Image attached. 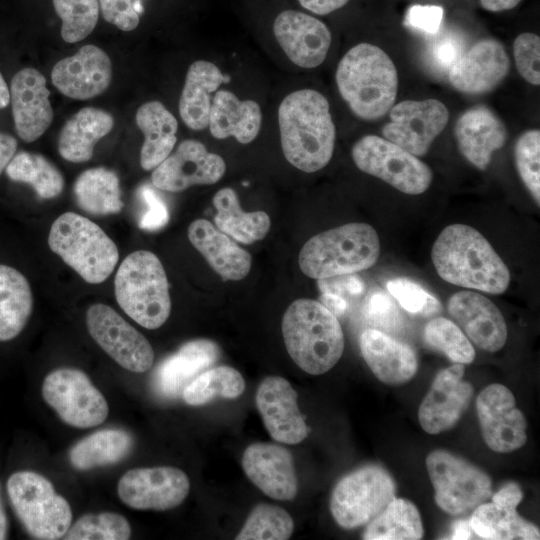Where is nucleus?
Returning a JSON list of instances; mask_svg holds the SVG:
<instances>
[{
    "label": "nucleus",
    "mask_w": 540,
    "mask_h": 540,
    "mask_svg": "<svg viewBox=\"0 0 540 540\" xmlns=\"http://www.w3.org/2000/svg\"><path fill=\"white\" fill-rule=\"evenodd\" d=\"M281 147L286 160L312 173L332 158L336 129L328 100L313 89L288 94L278 108Z\"/></svg>",
    "instance_id": "1"
},
{
    "label": "nucleus",
    "mask_w": 540,
    "mask_h": 540,
    "mask_svg": "<svg viewBox=\"0 0 540 540\" xmlns=\"http://www.w3.org/2000/svg\"><path fill=\"white\" fill-rule=\"evenodd\" d=\"M431 259L444 281L490 294L504 293L510 271L488 240L475 228L455 223L435 240Z\"/></svg>",
    "instance_id": "2"
},
{
    "label": "nucleus",
    "mask_w": 540,
    "mask_h": 540,
    "mask_svg": "<svg viewBox=\"0 0 540 540\" xmlns=\"http://www.w3.org/2000/svg\"><path fill=\"white\" fill-rule=\"evenodd\" d=\"M336 83L341 97L357 117L375 120L393 106L398 90V73L381 48L360 43L340 60Z\"/></svg>",
    "instance_id": "3"
},
{
    "label": "nucleus",
    "mask_w": 540,
    "mask_h": 540,
    "mask_svg": "<svg viewBox=\"0 0 540 540\" xmlns=\"http://www.w3.org/2000/svg\"><path fill=\"white\" fill-rule=\"evenodd\" d=\"M282 334L291 359L311 375L328 372L344 351V335L337 317L316 300L293 301L283 315Z\"/></svg>",
    "instance_id": "4"
},
{
    "label": "nucleus",
    "mask_w": 540,
    "mask_h": 540,
    "mask_svg": "<svg viewBox=\"0 0 540 540\" xmlns=\"http://www.w3.org/2000/svg\"><path fill=\"white\" fill-rule=\"evenodd\" d=\"M380 254L376 230L351 222L311 237L301 248L299 267L318 280L353 274L372 267Z\"/></svg>",
    "instance_id": "5"
},
{
    "label": "nucleus",
    "mask_w": 540,
    "mask_h": 540,
    "mask_svg": "<svg viewBox=\"0 0 540 540\" xmlns=\"http://www.w3.org/2000/svg\"><path fill=\"white\" fill-rule=\"evenodd\" d=\"M114 290L121 309L140 326L157 329L167 321L171 312L169 284L154 253H130L116 272Z\"/></svg>",
    "instance_id": "6"
},
{
    "label": "nucleus",
    "mask_w": 540,
    "mask_h": 540,
    "mask_svg": "<svg viewBox=\"0 0 540 540\" xmlns=\"http://www.w3.org/2000/svg\"><path fill=\"white\" fill-rule=\"evenodd\" d=\"M48 245L90 284L105 281L119 260L116 244L103 229L74 212H65L52 223Z\"/></svg>",
    "instance_id": "7"
},
{
    "label": "nucleus",
    "mask_w": 540,
    "mask_h": 540,
    "mask_svg": "<svg viewBox=\"0 0 540 540\" xmlns=\"http://www.w3.org/2000/svg\"><path fill=\"white\" fill-rule=\"evenodd\" d=\"M6 488L16 516L31 537H64L72 523V510L46 477L33 471H17L8 478Z\"/></svg>",
    "instance_id": "8"
},
{
    "label": "nucleus",
    "mask_w": 540,
    "mask_h": 540,
    "mask_svg": "<svg viewBox=\"0 0 540 540\" xmlns=\"http://www.w3.org/2000/svg\"><path fill=\"white\" fill-rule=\"evenodd\" d=\"M425 463L435 502L448 514H467L492 494L489 475L458 455L437 449L428 454Z\"/></svg>",
    "instance_id": "9"
},
{
    "label": "nucleus",
    "mask_w": 540,
    "mask_h": 540,
    "mask_svg": "<svg viewBox=\"0 0 540 540\" xmlns=\"http://www.w3.org/2000/svg\"><path fill=\"white\" fill-rule=\"evenodd\" d=\"M396 485L381 466L366 465L345 475L335 485L330 511L339 526L354 529L369 523L394 499Z\"/></svg>",
    "instance_id": "10"
},
{
    "label": "nucleus",
    "mask_w": 540,
    "mask_h": 540,
    "mask_svg": "<svg viewBox=\"0 0 540 540\" xmlns=\"http://www.w3.org/2000/svg\"><path fill=\"white\" fill-rule=\"evenodd\" d=\"M351 155L361 171L403 193L418 195L431 185L433 174L429 166L385 138L366 135L354 144Z\"/></svg>",
    "instance_id": "11"
},
{
    "label": "nucleus",
    "mask_w": 540,
    "mask_h": 540,
    "mask_svg": "<svg viewBox=\"0 0 540 540\" xmlns=\"http://www.w3.org/2000/svg\"><path fill=\"white\" fill-rule=\"evenodd\" d=\"M45 402L69 426L91 428L102 424L108 414V403L83 371L58 368L42 384Z\"/></svg>",
    "instance_id": "12"
},
{
    "label": "nucleus",
    "mask_w": 540,
    "mask_h": 540,
    "mask_svg": "<svg viewBox=\"0 0 540 540\" xmlns=\"http://www.w3.org/2000/svg\"><path fill=\"white\" fill-rule=\"evenodd\" d=\"M86 325L94 341L122 368L143 373L152 367L154 351L149 341L110 306L91 305Z\"/></svg>",
    "instance_id": "13"
},
{
    "label": "nucleus",
    "mask_w": 540,
    "mask_h": 540,
    "mask_svg": "<svg viewBox=\"0 0 540 540\" xmlns=\"http://www.w3.org/2000/svg\"><path fill=\"white\" fill-rule=\"evenodd\" d=\"M189 490L188 476L171 466L131 469L117 484L120 500L136 510L173 509L185 500Z\"/></svg>",
    "instance_id": "14"
},
{
    "label": "nucleus",
    "mask_w": 540,
    "mask_h": 540,
    "mask_svg": "<svg viewBox=\"0 0 540 540\" xmlns=\"http://www.w3.org/2000/svg\"><path fill=\"white\" fill-rule=\"evenodd\" d=\"M476 411L485 444L497 453H510L527 441V422L506 386L493 383L477 396Z\"/></svg>",
    "instance_id": "15"
},
{
    "label": "nucleus",
    "mask_w": 540,
    "mask_h": 540,
    "mask_svg": "<svg viewBox=\"0 0 540 540\" xmlns=\"http://www.w3.org/2000/svg\"><path fill=\"white\" fill-rule=\"evenodd\" d=\"M391 108L384 138L416 157L428 152L449 120L447 107L437 99L405 100Z\"/></svg>",
    "instance_id": "16"
},
{
    "label": "nucleus",
    "mask_w": 540,
    "mask_h": 540,
    "mask_svg": "<svg viewBox=\"0 0 540 540\" xmlns=\"http://www.w3.org/2000/svg\"><path fill=\"white\" fill-rule=\"evenodd\" d=\"M226 171L224 159L211 153L199 141H182L151 175L153 185L168 192H180L195 185L218 182Z\"/></svg>",
    "instance_id": "17"
},
{
    "label": "nucleus",
    "mask_w": 540,
    "mask_h": 540,
    "mask_svg": "<svg viewBox=\"0 0 540 540\" xmlns=\"http://www.w3.org/2000/svg\"><path fill=\"white\" fill-rule=\"evenodd\" d=\"M464 374V365L454 363L435 376L418 410L419 423L428 434L450 430L468 408L474 389Z\"/></svg>",
    "instance_id": "18"
},
{
    "label": "nucleus",
    "mask_w": 540,
    "mask_h": 540,
    "mask_svg": "<svg viewBox=\"0 0 540 540\" xmlns=\"http://www.w3.org/2000/svg\"><path fill=\"white\" fill-rule=\"evenodd\" d=\"M112 64L99 47L82 46L74 55L59 60L51 71V80L63 95L87 100L103 93L110 85Z\"/></svg>",
    "instance_id": "19"
},
{
    "label": "nucleus",
    "mask_w": 540,
    "mask_h": 540,
    "mask_svg": "<svg viewBox=\"0 0 540 540\" xmlns=\"http://www.w3.org/2000/svg\"><path fill=\"white\" fill-rule=\"evenodd\" d=\"M255 402L270 436L282 443L297 444L308 435L299 410L297 393L289 381L268 376L257 388Z\"/></svg>",
    "instance_id": "20"
},
{
    "label": "nucleus",
    "mask_w": 540,
    "mask_h": 540,
    "mask_svg": "<svg viewBox=\"0 0 540 540\" xmlns=\"http://www.w3.org/2000/svg\"><path fill=\"white\" fill-rule=\"evenodd\" d=\"M273 32L290 61L302 68L322 64L331 44V33L322 21L295 10L281 12Z\"/></svg>",
    "instance_id": "21"
},
{
    "label": "nucleus",
    "mask_w": 540,
    "mask_h": 540,
    "mask_svg": "<svg viewBox=\"0 0 540 540\" xmlns=\"http://www.w3.org/2000/svg\"><path fill=\"white\" fill-rule=\"evenodd\" d=\"M46 79L32 67L18 71L11 80L10 102L15 130L25 142L40 138L53 120Z\"/></svg>",
    "instance_id": "22"
},
{
    "label": "nucleus",
    "mask_w": 540,
    "mask_h": 540,
    "mask_svg": "<svg viewBox=\"0 0 540 540\" xmlns=\"http://www.w3.org/2000/svg\"><path fill=\"white\" fill-rule=\"evenodd\" d=\"M447 309L468 339L482 350L496 352L505 345V319L486 296L473 291H459L449 298Z\"/></svg>",
    "instance_id": "23"
},
{
    "label": "nucleus",
    "mask_w": 540,
    "mask_h": 540,
    "mask_svg": "<svg viewBox=\"0 0 540 540\" xmlns=\"http://www.w3.org/2000/svg\"><path fill=\"white\" fill-rule=\"evenodd\" d=\"M246 476L267 496L281 501L295 498L297 475L291 452L277 444L257 442L242 456Z\"/></svg>",
    "instance_id": "24"
},
{
    "label": "nucleus",
    "mask_w": 540,
    "mask_h": 540,
    "mask_svg": "<svg viewBox=\"0 0 540 540\" xmlns=\"http://www.w3.org/2000/svg\"><path fill=\"white\" fill-rule=\"evenodd\" d=\"M510 59L503 45L494 39H483L465 51L448 71V79L466 94H483L493 90L507 75Z\"/></svg>",
    "instance_id": "25"
},
{
    "label": "nucleus",
    "mask_w": 540,
    "mask_h": 540,
    "mask_svg": "<svg viewBox=\"0 0 540 540\" xmlns=\"http://www.w3.org/2000/svg\"><path fill=\"white\" fill-rule=\"evenodd\" d=\"M359 347L366 364L383 383L402 385L417 372L418 360L413 348L378 329L364 330Z\"/></svg>",
    "instance_id": "26"
},
{
    "label": "nucleus",
    "mask_w": 540,
    "mask_h": 540,
    "mask_svg": "<svg viewBox=\"0 0 540 540\" xmlns=\"http://www.w3.org/2000/svg\"><path fill=\"white\" fill-rule=\"evenodd\" d=\"M461 154L476 168L485 170L494 151L503 147L507 131L502 121L487 107L465 111L454 129Z\"/></svg>",
    "instance_id": "27"
},
{
    "label": "nucleus",
    "mask_w": 540,
    "mask_h": 540,
    "mask_svg": "<svg viewBox=\"0 0 540 540\" xmlns=\"http://www.w3.org/2000/svg\"><path fill=\"white\" fill-rule=\"evenodd\" d=\"M188 238L224 280L238 281L250 272L252 257L249 252L208 220L196 219L191 222Z\"/></svg>",
    "instance_id": "28"
},
{
    "label": "nucleus",
    "mask_w": 540,
    "mask_h": 540,
    "mask_svg": "<svg viewBox=\"0 0 540 540\" xmlns=\"http://www.w3.org/2000/svg\"><path fill=\"white\" fill-rule=\"evenodd\" d=\"M219 356L220 349L211 340L195 339L186 342L158 366L154 375L156 390L169 398L182 395L183 389L217 362Z\"/></svg>",
    "instance_id": "29"
},
{
    "label": "nucleus",
    "mask_w": 540,
    "mask_h": 540,
    "mask_svg": "<svg viewBox=\"0 0 540 540\" xmlns=\"http://www.w3.org/2000/svg\"><path fill=\"white\" fill-rule=\"evenodd\" d=\"M261 122V109L254 100H241L224 89L215 92L208 122L214 138L234 137L239 143L248 144L257 137Z\"/></svg>",
    "instance_id": "30"
},
{
    "label": "nucleus",
    "mask_w": 540,
    "mask_h": 540,
    "mask_svg": "<svg viewBox=\"0 0 540 540\" xmlns=\"http://www.w3.org/2000/svg\"><path fill=\"white\" fill-rule=\"evenodd\" d=\"M225 81V76L212 62L197 60L187 71L179 100V114L187 127L203 130L208 126L211 94Z\"/></svg>",
    "instance_id": "31"
},
{
    "label": "nucleus",
    "mask_w": 540,
    "mask_h": 540,
    "mask_svg": "<svg viewBox=\"0 0 540 540\" xmlns=\"http://www.w3.org/2000/svg\"><path fill=\"white\" fill-rule=\"evenodd\" d=\"M114 119L108 112L85 107L73 115L63 126L58 139V152L72 163L89 161L95 144L110 133Z\"/></svg>",
    "instance_id": "32"
},
{
    "label": "nucleus",
    "mask_w": 540,
    "mask_h": 540,
    "mask_svg": "<svg viewBox=\"0 0 540 540\" xmlns=\"http://www.w3.org/2000/svg\"><path fill=\"white\" fill-rule=\"evenodd\" d=\"M136 124L144 134L140 165L146 171L153 170L171 154L178 122L161 102L149 101L138 108Z\"/></svg>",
    "instance_id": "33"
},
{
    "label": "nucleus",
    "mask_w": 540,
    "mask_h": 540,
    "mask_svg": "<svg viewBox=\"0 0 540 540\" xmlns=\"http://www.w3.org/2000/svg\"><path fill=\"white\" fill-rule=\"evenodd\" d=\"M33 310V295L26 277L16 268L0 264V342L16 338Z\"/></svg>",
    "instance_id": "34"
},
{
    "label": "nucleus",
    "mask_w": 540,
    "mask_h": 540,
    "mask_svg": "<svg viewBox=\"0 0 540 540\" xmlns=\"http://www.w3.org/2000/svg\"><path fill=\"white\" fill-rule=\"evenodd\" d=\"M217 213L216 227L243 243L251 244L263 239L270 230L271 221L264 211L245 212L242 210L236 192L229 187L217 191L213 197Z\"/></svg>",
    "instance_id": "35"
},
{
    "label": "nucleus",
    "mask_w": 540,
    "mask_h": 540,
    "mask_svg": "<svg viewBox=\"0 0 540 540\" xmlns=\"http://www.w3.org/2000/svg\"><path fill=\"white\" fill-rule=\"evenodd\" d=\"M469 525L478 538L486 540H538L539 528L521 517L516 508L494 502L477 506Z\"/></svg>",
    "instance_id": "36"
},
{
    "label": "nucleus",
    "mask_w": 540,
    "mask_h": 540,
    "mask_svg": "<svg viewBox=\"0 0 540 540\" xmlns=\"http://www.w3.org/2000/svg\"><path fill=\"white\" fill-rule=\"evenodd\" d=\"M132 435L123 429H102L78 441L69 451L71 465L77 470L118 463L132 451Z\"/></svg>",
    "instance_id": "37"
},
{
    "label": "nucleus",
    "mask_w": 540,
    "mask_h": 540,
    "mask_svg": "<svg viewBox=\"0 0 540 540\" xmlns=\"http://www.w3.org/2000/svg\"><path fill=\"white\" fill-rule=\"evenodd\" d=\"M73 193L79 208L91 215L116 214L123 208L119 178L103 167L82 172L74 183Z\"/></svg>",
    "instance_id": "38"
},
{
    "label": "nucleus",
    "mask_w": 540,
    "mask_h": 540,
    "mask_svg": "<svg viewBox=\"0 0 540 540\" xmlns=\"http://www.w3.org/2000/svg\"><path fill=\"white\" fill-rule=\"evenodd\" d=\"M365 540H417L424 534L420 513L409 500L394 498L366 524Z\"/></svg>",
    "instance_id": "39"
},
{
    "label": "nucleus",
    "mask_w": 540,
    "mask_h": 540,
    "mask_svg": "<svg viewBox=\"0 0 540 540\" xmlns=\"http://www.w3.org/2000/svg\"><path fill=\"white\" fill-rule=\"evenodd\" d=\"M5 172L10 180L30 185L41 199L55 198L64 188L61 172L38 153H16L6 166Z\"/></svg>",
    "instance_id": "40"
},
{
    "label": "nucleus",
    "mask_w": 540,
    "mask_h": 540,
    "mask_svg": "<svg viewBox=\"0 0 540 540\" xmlns=\"http://www.w3.org/2000/svg\"><path fill=\"white\" fill-rule=\"evenodd\" d=\"M245 389V381L239 371L230 366L210 368L193 379L182 392L184 401L191 406H200L217 397L238 398Z\"/></svg>",
    "instance_id": "41"
},
{
    "label": "nucleus",
    "mask_w": 540,
    "mask_h": 540,
    "mask_svg": "<svg viewBox=\"0 0 540 540\" xmlns=\"http://www.w3.org/2000/svg\"><path fill=\"white\" fill-rule=\"evenodd\" d=\"M423 340L431 349L443 353L451 362L469 364L475 358L471 341L453 321L436 317L424 327Z\"/></svg>",
    "instance_id": "42"
},
{
    "label": "nucleus",
    "mask_w": 540,
    "mask_h": 540,
    "mask_svg": "<svg viewBox=\"0 0 540 540\" xmlns=\"http://www.w3.org/2000/svg\"><path fill=\"white\" fill-rule=\"evenodd\" d=\"M294 530L290 514L283 508L262 503L249 514L237 540H287Z\"/></svg>",
    "instance_id": "43"
},
{
    "label": "nucleus",
    "mask_w": 540,
    "mask_h": 540,
    "mask_svg": "<svg viewBox=\"0 0 540 540\" xmlns=\"http://www.w3.org/2000/svg\"><path fill=\"white\" fill-rule=\"evenodd\" d=\"M53 6L62 20L61 37L67 43L83 40L97 24L98 0H53Z\"/></svg>",
    "instance_id": "44"
},
{
    "label": "nucleus",
    "mask_w": 540,
    "mask_h": 540,
    "mask_svg": "<svg viewBox=\"0 0 540 540\" xmlns=\"http://www.w3.org/2000/svg\"><path fill=\"white\" fill-rule=\"evenodd\" d=\"M131 536L128 520L117 513L102 512L80 517L66 532V540H127Z\"/></svg>",
    "instance_id": "45"
},
{
    "label": "nucleus",
    "mask_w": 540,
    "mask_h": 540,
    "mask_svg": "<svg viewBox=\"0 0 540 540\" xmlns=\"http://www.w3.org/2000/svg\"><path fill=\"white\" fill-rule=\"evenodd\" d=\"M540 132L537 129L524 132L515 144L516 167L524 185L536 204L540 205Z\"/></svg>",
    "instance_id": "46"
},
{
    "label": "nucleus",
    "mask_w": 540,
    "mask_h": 540,
    "mask_svg": "<svg viewBox=\"0 0 540 540\" xmlns=\"http://www.w3.org/2000/svg\"><path fill=\"white\" fill-rule=\"evenodd\" d=\"M386 286L400 306L409 313L431 316L441 310L438 299L410 279H392Z\"/></svg>",
    "instance_id": "47"
},
{
    "label": "nucleus",
    "mask_w": 540,
    "mask_h": 540,
    "mask_svg": "<svg viewBox=\"0 0 540 540\" xmlns=\"http://www.w3.org/2000/svg\"><path fill=\"white\" fill-rule=\"evenodd\" d=\"M465 38L455 31L435 35L426 46V62L437 73H447L465 52Z\"/></svg>",
    "instance_id": "48"
},
{
    "label": "nucleus",
    "mask_w": 540,
    "mask_h": 540,
    "mask_svg": "<svg viewBox=\"0 0 540 540\" xmlns=\"http://www.w3.org/2000/svg\"><path fill=\"white\" fill-rule=\"evenodd\" d=\"M515 64L520 75L530 84L539 85L540 38L533 33L518 35L513 44Z\"/></svg>",
    "instance_id": "49"
},
{
    "label": "nucleus",
    "mask_w": 540,
    "mask_h": 540,
    "mask_svg": "<svg viewBox=\"0 0 540 540\" xmlns=\"http://www.w3.org/2000/svg\"><path fill=\"white\" fill-rule=\"evenodd\" d=\"M103 18L122 31L134 30L144 8L142 0H98Z\"/></svg>",
    "instance_id": "50"
},
{
    "label": "nucleus",
    "mask_w": 540,
    "mask_h": 540,
    "mask_svg": "<svg viewBox=\"0 0 540 540\" xmlns=\"http://www.w3.org/2000/svg\"><path fill=\"white\" fill-rule=\"evenodd\" d=\"M139 193L147 207V211L139 221V227L143 230L154 231L165 226L169 220V213L159 195L147 185L142 186Z\"/></svg>",
    "instance_id": "51"
},
{
    "label": "nucleus",
    "mask_w": 540,
    "mask_h": 540,
    "mask_svg": "<svg viewBox=\"0 0 540 540\" xmlns=\"http://www.w3.org/2000/svg\"><path fill=\"white\" fill-rule=\"evenodd\" d=\"M443 8L437 5H412L406 13L404 24L427 34L439 31Z\"/></svg>",
    "instance_id": "52"
},
{
    "label": "nucleus",
    "mask_w": 540,
    "mask_h": 540,
    "mask_svg": "<svg viewBox=\"0 0 540 540\" xmlns=\"http://www.w3.org/2000/svg\"><path fill=\"white\" fill-rule=\"evenodd\" d=\"M522 498L523 493L520 486L516 482H508L492 496V502L510 508H517Z\"/></svg>",
    "instance_id": "53"
},
{
    "label": "nucleus",
    "mask_w": 540,
    "mask_h": 540,
    "mask_svg": "<svg viewBox=\"0 0 540 540\" xmlns=\"http://www.w3.org/2000/svg\"><path fill=\"white\" fill-rule=\"evenodd\" d=\"M392 308L393 304L391 301L382 293H377L369 299L366 312L370 320L382 322L391 312Z\"/></svg>",
    "instance_id": "54"
},
{
    "label": "nucleus",
    "mask_w": 540,
    "mask_h": 540,
    "mask_svg": "<svg viewBox=\"0 0 540 540\" xmlns=\"http://www.w3.org/2000/svg\"><path fill=\"white\" fill-rule=\"evenodd\" d=\"M305 9L318 14L326 15L340 9L347 4L349 0H298Z\"/></svg>",
    "instance_id": "55"
},
{
    "label": "nucleus",
    "mask_w": 540,
    "mask_h": 540,
    "mask_svg": "<svg viewBox=\"0 0 540 540\" xmlns=\"http://www.w3.org/2000/svg\"><path fill=\"white\" fill-rule=\"evenodd\" d=\"M17 145L13 136L0 132V176L16 154Z\"/></svg>",
    "instance_id": "56"
},
{
    "label": "nucleus",
    "mask_w": 540,
    "mask_h": 540,
    "mask_svg": "<svg viewBox=\"0 0 540 540\" xmlns=\"http://www.w3.org/2000/svg\"><path fill=\"white\" fill-rule=\"evenodd\" d=\"M329 311H331L336 317L341 315L346 309V302L344 299L334 293L325 292L320 301Z\"/></svg>",
    "instance_id": "57"
},
{
    "label": "nucleus",
    "mask_w": 540,
    "mask_h": 540,
    "mask_svg": "<svg viewBox=\"0 0 540 540\" xmlns=\"http://www.w3.org/2000/svg\"><path fill=\"white\" fill-rule=\"evenodd\" d=\"M521 0H480L481 6L491 12L509 10L516 7Z\"/></svg>",
    "instance_id": "58"
},
{
    "label": "nucleus",
    "mask_w": 540,
    "mask_h": 540,
    "mask_svg": "<svg viewBox=\"0 0 540 540\" xmlns=\"http://www.w3.org/2000/svg\"><path fill=\"white\" fill-rule=\"evenodd\" d=\"M474 532L469 525V520L459 519L452 526L451 539H471Z\"/></svg>",
    "instance_id": "59"
},
{
    "label": "nucleus",
    "mask_w": 540,
    "mask_h": 540,
    "mask_svg": "<svg viewBox=\"0 0 540 540\" xmlns=\"http://www.w3.org/2000/svg\"><path fill=\"white\" fill-rule=\"evenodd\" d=\"M10 103V89L0 73V109L6 108Z\"/></svg>",
    "instance_id": "60"
},
{
    "label": "nucleus",
    "mask_w": 540,
    "mask_h": 540,
    "mask_svg": "<svg viewBox=\"0 0 540 540\" xmlns=\"http://www.w3.org/2000/svg\"><path fill=\"white\" fill-rule=\"evenodd\" d=\"M8 536V520L4 511L1 495H0V540L7 539Z\"/></svg>",
    "instance_id": "61"
}]
</instances>
